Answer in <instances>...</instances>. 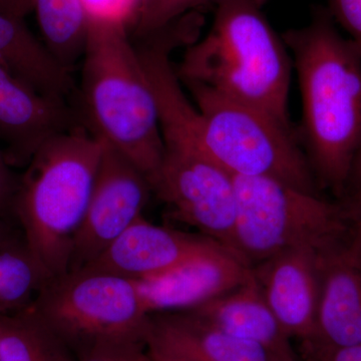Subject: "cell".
I'll use <instances>...</instances> for the list:
<instances>
[{
	"label": "cell",
	"mask_w": 361,
	"mask_h": 361,
	"mask_svg": "<svg viewBox=\"0 0 361 361\" xmlns=\"http://www.w3.org/2000/svg\"><path fill=\"white\" fill-rule=\"evenodd\" d=\"M282 39L298 75L313 174L323 186L343 194L361 148V47L342 37L324 8Z\"/></svg>",
	"instance_id": "obj_1"
},
{
	"label": "cell",
	"mask_w": 361,
	"mask_h": 361,
	"mask_svg": "<svg viewBox=\"0 0 361 361\" xmlns=\"http://www.w3.org/2000/svg\"><path fill=\"white\" fill-rule=\"evenodd\" d=\"M126 25L87 16L80 99L90 133L127 157L151 184L164 155L158 106Z\"/></svg>",
	"instance_id": "obj_2"
},
{
	"label": "cell",
	"mask_w": 361,
	"mask_h": 361,
	"mask_svg": "<svg viewBox=\"0 0 361 361\" xmlns=\"http://www.w3.org/2000/svg\"><path fill=\"white\" fill-rule=\"evenodd\" d=\"M212 6V27L188 47L178 77L264 111L290 127L292 61L283 39L254 0H213Z\"/></svg>",
	"instance_id": "obj_3"
},
{
	"label": "cell",
	"mask_w": 361,
	"mask_h": 361,
	"mask_svg": "<svg viewBox=\"0 0 361 361\" xmlns=\"http://www.w3.org/2000/svg\"><path fill=\"white\" fill-rule=\"evenodd\" d=\"M104 144L82 127L45 142L18 180L13 218L28 249L51 278L68 272Z\"/></svg>",
	"instance_id": "obj_4"
},
{
	"label": "cell",
	"mask_w": 361,
	"mask_h": 361,
	"mask_svg": "<svg viewBox=\"0 0 361 361\" xmlns=\"http://www.w3.org/2000/svg\"><path fill=\"white\" fill-rule=\"evenodd\" d=\"M159 120L164 155L152 190L173 219L195 228L239 258L234 180L202 146L197 109L187 97H167L159 103Z\"/></svg>",
	"instance_id": "obj_5"
},
{
	"label": "cell",
	"mask_w": 361,
	"mask_h": 361,
	"mask_svg": "<svg viewBox=\"0 0 361 361\" xmlns=\"http://www.w3.org/2000/svg\"><path fill=\"white\" fill-rule=\"evenodd\" d=\"M199 137L211 160L232 176L267 177L316 194L314 174L290 127L249 104L193 82Z\"/></svg>",
	"instance_id": "obj_6"
},
{
	"label": "cell",
	"mask_w": 361,
	"mask_h": 361,
	"mask_svg": "<svg viewBox=\"0 0 361 361\" xmlns=\"http://www.w3.org/2000/svg\"><path fill=\"white\" fill-rule=\"evenodd\" d=\"M32 308L77 360L99 346L148 341L151 314L139 280L70 271L49 279Z\"/></svg>",
	"instance_id": "obj_7"
},
{
	"label": "cell",
	"mask_w": 361,
	"mask_h": 361,
	"mask_svg": "<svg viewBox=\"0 0 361 361\" xmlns=\"http://www.w3.org/2000/svg\"><path fill=\"white\" fill-rule=\"evenodd\" d=\"M233 180L236 250L249 267L288 249L322 250L350 237L341 205L272 178L233 176Z\"/></svg>",
	"instance_id": "obj_8"
},
{
	"label": "cell",
	"mask_w": 361,
	"mask_h": 361,
	"mask_svg": "<svg viewBox=\"0 0 361 361\" xmlns=\"http://www.w3.org/2000/svg\"><path fill=\"white\" fill-rule=\"evenodd\" d=\"M104 144L84 219L73 239L68 272L90 264L142 217L153 192L148 178L134 163Z\"/></svg>",
	"instance_id": "obj_9"
},
{
	"label": "cell",
	"mask_w": 361,
	"mask_h": 361,
	"mask_svg": "<svg viewBox=\"0 0 361 361\" xmlns=\"http://www.w3.org/2000/svg\"><path fill=\"white\" fill-rule=\"evenodd\" d=\"M221 248L224 247L203 235L161 227L142 216L82 269L141 281L160 276Z\"/></svg>",
	"instance_id": "obj_10"
},
{
	"label": "cell",
	"mask_w": 361,
	"mask_h": 361,
	"mask_svg": "<svg viewBox=\"0 0 361 361\" xmlns=\"http://www.w3.org/2000/svg\"><path fill=\"white\" fill-rule=\"evenodd\" d=\"M319 252L303 246L275 254L251 266L266 301L290 338L315 336L320 291Z\"/></svg>",
	"instance_id": "obj_11"
},
{
	"label": "cell",
	"mask_w": 361,
	"mask_h": 361,
	"mask_svg": "<svg viewBox=\"0 0 361 361\" xmlns=\"http://www.w3.org/2000/svg\"><path fill=\"white\" fill-rule=\"evenodd\" d=\"M78 127L66 102L40 94L0 66V142L9 166L26 167L45 142Z\"/></svg>",
	"instance_id": "obj_12"
},
{
	"label": "cell",
	"mask_w": 361,
	"mask_h": 361,
	"mask_svg": "<svg viewBox=\"0 0 361 361\" xmlns=\"http://www.w3.org/2000/svg\"><path fill=\"white\" fill-rule=\"evenodd\" d=\"M320 291L315 336L326 348L361 345V265L346 238L319 252Z\"/></svg>",
	"instance_id": "obj_13"
},
{
	"label": "cell",
	"mask_w": 361,
	"mask_h": 361,
	"mask_svg": "<svg viewBox=\"0 0 361 361\" xmlns=\"http://www.w3.org/2000/svg\"><path fill=\"white\" fill-rule=\"evenodd\" d=\"M251 267L221 248L169 271L141 280L140 289L149 314L193 310L245 282Z\"/></svg>",
	"instance_id": "obj_14"
},
{
	"label": "cell",
	"mask_w": 361,
	"mask_h": 361,
	"mask_svg": "<svg viewBox=\"0 0 361 361\" xmlns=\"http://www.w3.org/2000/svg\"><path fill=\"white\" fill-rule=\"evenodd\" d=\"M147 343L188 361H276L263 346L221 331L191 312L151 315Z\"/></svg>",
	"instance_id": "obj_15"
},
{
	"label": "cell",
	"mask_w": 361,
	"mask_h": 361,
	"mask_svg": "<svg viewBox=\"0 0 361 361\" xmlns=\"http://www.w3.org/2000/svg\"><path fill=\"white\" fill-rule=\"evenodd\" d=\"M188 312L221 331L259 344L275 355L294 353L290 337L273 314L252 271L243 283Z\"/></svg>",
	"instance_id": "obj_16"
},
{
	"label": "cell",
	"mask_w": 361,
	"mask_h": 361,
	"mask_svg": "<svg viewBox=\"0 0 361 361\" xmlns=\"http://www.w3.org/2000/svg\"><path fill=\"white\" fill-rule=\"evenodd\" d=\"M0 66L33 90L66 102L75 85L68 68L28 30L23 16L0 11Z\"/></svg>",
	"instance_id": "obj_17"
},
{
	"label": "cell",
	"mask_w": 361,
	"mask_h": 361,
	"mask_svg": "<svg viewBox=\"0 0 361 361\" xmlns=\"http://www.w3.org/2000/svg\"><path fill=\"white\" fill-rule=\"evenodd\" d=\"M0 361H77L32 305L0 317Z\"/></svg>",
	"instance_id": "obj_18"
},
{
	"label": "cell",
	"mask_w": 361,
	"mask_h": 361,
	"mask_svg": "<svg viewBox=\"0 0 361 361\" xmlns=\"http://www.w3.org/2000/svg\"><path fill=\"white\" fill-rule=\"evenodd\" d=\"M45 47L71 71L82 56L87 16L82 0H32Z\"/></svg>",
	"instance_id": "obj_19"
},
{
	"label": "cell",
	"mask_w": 361,
	"mask_h": 361,
	"mask_svg": "<svg viewBox=\"0 0 361 361\" xmlns=\"http://www.w3.org/2000/svg\"><path fill=\"white\" fill-rule=\"evenodd\" d=\"M49 279L25 239L0 250V317L30 308Z\"/></svg>",
	"instance_id": "obj_20"
},
{
	"label": "cell",
	"mask_w": 361,
	"mask_h": 361,
	"mask_svg": "<svg viewBox=\"0 0 361 361\" xmlns=\"http://www.w3.org/2000/svg\"><path fill=\"white\" fill-rule=\"evenodd\" d=\"M212 4L213 0H140L133 16L135 35L146 39L186 14Z\"/></svg>",
	"instance_id": "obj_21"
},
{
	"label": "cell",
	"mask_w": 361,
	"mask_h": 361,
	"mask_svg": "<svg viewBox=\"0 0 361 361\" xmlns=\"http://www.w3.org/2000/svg\"><path fill=\"white\" fill-rule=\"evenodd\" d=\"M77 361H151L147 343H121L99 346Z\"/></svg>",
	"instance_id": "obj_22"
},
{
	"label": "cell",
	"mask_w": 361,
	"mask_h": 361,
	"mask_svg": "<svg viewBox=\"0 0 361 361\" xmlns=\"http://www.w3.org/2000/svg\"><path fill=\"white\" fill-rule=\"evenodd\" d=\"M330 16L361 47V0H329Z\"/></svg>",
	"instance_id": "obj_23"
},
{
	"label": "cell",
	"mask_w": 361,
	"mask_h": 361,
	"mask_svg": "<svg viewBox=\"0 0 361 361\" xmlns=\"http://www.w3.org/2000/svg\"><path fill=\"white\" fill-rule=\"evenodd\" d=\"M87 16L127 21L133 18L140 0H82Z\"/></svg>",
	"instance_id": "obj_24"
},
{
	"label": "cell",
	"mask_w": 361,
	"mask_h": 361,
	"mask_svg": "<svg viewBox=\"0 0 361 361\" xmlns=\"http://www.w3.org/2000/svg\"><path fill=\"white\" fill-rule=\"evenodd\" d=\"M305 361H361V345L343 348H326L313 344H299Z\"/></svg>",
	"instance_id": "obj_25"
},
{
	"label": "cell",
	"mask_w": 361,
	"mask_h": 361,
	"mask_svg": "<svg viewBox=\"0 0 361 361\" xmlns=\"http://www.w3.org/2000/svg\"><path fill=\"white\" fill-rule=\"evenodd\" d=\"M18 180L14 178L8 163L0 152V218L11 221L13 218V206L16 200Z\"/></svg>",
	"instance_id": "obj_26"
},
{
	"label": "cell",
	"mask_w": 361,
	"mask_h": 361,
	"mask_svg": "<svg viewBox=\"0 0 361 361\" xmlns=\"http://www.w3.org/2000/svg\"><path fill=\"white\" fill-rule=\"evenodd\" d=\"M353 193L345 205H342L351 240L361 239V182L353 187Z\"/></svg>",
	"instance_id": "obj_27"
},
{
	"label": "cell",
	"mask_w": 361,
	"mask_h": 361,
	"mask_svg": "<svg viewBox=\"0 0 361 361\" xmlns=\"http://www.w3.org/2000/svg\"><path fill=\"white\" fill-rule=\"evenodd\" d=\"M23 239V234L14 229L11 221L0 218V250Z\"/></svg>",
	"instance_id": "obj_28"
},
{
	"label": "cell",
	"mask_w": 361,
	"mask_h": 361,
	"mask_svg": "<svg viewBox=\"0 0 361 361\" xmlns=\"http://www.w3.org/2000/svg\"><path fill=\"white\" fill-rule=\"evenodd\" d=\"M148 353L151 361H188L184 358L179 357V356L167 353L163 349L151 345V344H148Z\"/></svg>",
	"instance_id": "obj_29"
},
{
	"label": "cell",
	"mask_w": 361,
	"mask_h": 361,
	"mask_svg": "<svg viewBox=\"0 0 361 361\" xmlns=\"http://www.w3.org/2000/svg\"><path fill=\"white\" fill-rule=\"evenodd\" d=\"M361 182V148L356 157L355 166H353V174H351L350 182L349 185L355 187Z\"/></svg>",
	"instance_id": "obj_30"
},
{
	"label": "cell",
	"mask_w": 361,
	"mask_h": 361,
	"mask_svg": "<svg viewBox=\"0 0 361 361\" xmlns=\"http://www.w3.org/2000/svg\"><path fill=\"white\" fill-rule=\"evenodd\" d=\"M351 248L355 252L356 258L361 265V239L360 240H350Z\"/></svg>",
	"instance_id": "obj_31"
},
{
	"label": "cell",
	"mask_w": 361,
	"mask_h": 361,
	"mask_svg": "<svg viewBox=\"0 0 361 361\" xmlns=\"http://www.w3.org/2000/svg\"><path fill=\"white\" fill-rule=\"evenodd\" d=\"M276 361H297L294 353H284V355H277Z\"/></svg>",
	"instance_id": "obj_32"
},
{
	"label": "cell",
	"mask_w": 361,
	"mask_h": 361,
	"mask_svg": "<svg viewBox=\"0 0 361 361\" xmlns=\"http://www.w3.org/2000/svg\"><path fill=\"white\" fill-rule=\"evenodd\" d=\"M254 1H255L259 6L262 7L263 6H265L269 0H254Z\"/></svg>",
	"instance_id": "obj_33"
}]
</instances>
